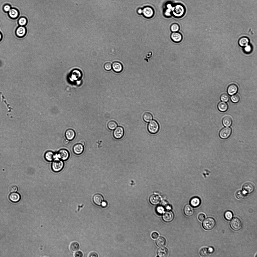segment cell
I'll use <instances>...</instances> for the list:
<instances>
[{
	"label": "cell",
	"mask_w": 257,
	"mask_h": 257,
	"mask_svg": "<svg viewBox=\"0 0 257 257\" xmlns=\"http://www.w3.org/2000/svg\"><path fill=\"white\" fill-rule=\"evenodd\" d=\"M185 12V7L180 4H176L172 7V9L173 15L177 18H181L184 15Z\"/></svg>",
	"instance_id": "1"
},
{
	"label": "cell",
	"mask_w": 257,
	"mask_h": 257,
	"mask_svg": "<svg viewBox=\"0 0 257 257\" xmlns=\"http://www.w3.org/2000/svg\"><path fill=\"white\" fill-rule=\"evenodd\" d=\"M65 166L63 161L59 159L56 158L52 163L51 168L53 172L59 173L63 169Z\"/></svg>",
	"instance_id": "2"
},
{
	"label": "cell",
	"mask_w": 257,
	"mask_h": 257,
	"mask_svg": "<svg viewBox=\"0 0 257 257\" xmlns=\"http://www.w3.org/2000/svg\"><path fill=\"white\" fill-rule=\"evenodd\" d=\"M159 129V125L158 122L155 120L151 121L148 125V130L151 134L157 133L158 132Z\"/></svg>",
	"instance_id": "3"
},
{
	"label": "cell",
	"mask_w": 257,
	"mask_h": 257,
	"mask_svg": "<svg viewBox=\"0 0 257 257\" xmlns=\"http://www.w3.org/2000/svg\"><path fill=\"white\" fill-rule=\"evenodd\" d=\"M216 224L215 220L212 218H209L205 219L203 222V226L204 229L207 230H212Z\"/></svg>",
	"instance_id": "4"
},
{
	"label": "cell",
	"mask_w": 257,
	"mask_h": 257,
	"mask_svg": "<svg viewBox=\"0 0 257 257\" xmlns=\"http://www.w3.org/2000/svg\"><path fill=\"white\" fill-rule=\"evenodd\" d=\"M70 156L69 152L64 149L60 150L56 154V158H58L63 161H67L69 159Z\"/></svg>",
	"instance_id": "5"
},
{
	"label": "cell",
	"mask_w": 257,
	"mask_h": 257,
	"mask_svg": "<svg viewBox=\"0 0 257 257\" xmlns=\"http://www.w3.org/2000/svg\"><path fill=\"white\" fill-rule=\"evenodd\" d=\"M142 15L147 19L151 18L155 14V11L152 7L149 6L144 7L142 8Z\"/></svg>",
	"instance_id": "6"
},
{
	"label": "cell",
	"mask_w": 257,
	"mask_h": 257,
	"mask_svg": "<svg viewBox=\"0 0 257 257\" xmlns=\"http://www.w3.org/2000/svg\"><path fill=\"white\" fill-rule=\"evenodd\" d=\"M230 226L233 230L238 231L240 230L242 227V223L241 220L238 218H234L231 222Z\"/></svg>",
	"instance_id": "7"
},
{
	"label": "cell",
	"mask_w": 257,
	"mask_h": 257,
	"mask_svg": "<svg viewBox=\"0 0 257 257\" xmlns=\"http://www.w3.org/2000/svg\"><path fill=\"white\" fill-rule=\"evenodd\" d=\"M232 130L231 128L227 127L222 129L220 131L219 135L220 138L223 139H227L231 136Z\"/></svg>",
	"instance_id": "8"
},
{
	"label": "cell",
	"mask_w": 257,
	"mask_h": 257,
	"mask_svg": "<svg viewBox=\"0 0 257 257\" xmlns=\"http://www.w3.org/2000/svg\"><path fill=\"white\" fill-rule=\"evenodd\" d=\"M175 217L173 212L170 210H168L163 215L162 219L164 221L169 223L173 221Z\"/></svg>",
	"instance_id": "9"
},
{
	"label": "cell",
	"mask_w": 257,
	"mask_h": 257,
	"mask_svg": "<svg viewBox=\"0 0 257 257\" xmlns=\"http://www.w3.org/2000/svg\"><path fill=\"white\" fill-rule=\"evenodd\" d=\"M124 133V131L123 128L122 127L119 126L114 130L113 133V136L115 138L119 140L122 138Z\"/></svg>",
	"instance_id": "10"
},
{
	"label": "cell",
	"mask_w": 257,
	"mask_h": 257,
	"mask_svg": "<svg viewBox=\"0 0 257 257\" xmlns=\"http://www.w3.org/2000/svg\"><path fill=\"white\" fill-rule=\"evenodd\" d=\"M243 189L245 193L250 194L254 192L255 187L251 183L246 182L243 185Z\"/></svg>",
	"instance_id": "11"
},
{
	"label": "cell",
	"mask_w": 257,
	"mask_h": 257,
	"mask_svg": "<svg viewBox=\"0 0 257 257\" xmlns=\"http://www.w3.org/2000/svg\"><path fill=\"white\" fill-rule=\"evenodd\" d=\"M170 38L174 42L178 43L182 41V34L180 32H174L171 34Z\"/></svg>",
	"instance_id": "12"
},
{
	"label": "cell",
	"mask_w": 257,
	"mask_h": 257,
	"mask_svg": "<svg viewBox=\"0 0 257 257\" xmlns=\"http://www.w3.org/2000/svg\"><path fill=\"white\" fill-rule=\"evenodd\" d=\"M9 198L11 202L16 203L20 201L21 197L19 193L15 192L11 193L9 196Z\"/></svg>",
	"instance_id": "13"
},
{
	"label": "cell",
	"mask_w": 257,
	"mask_h": 257,
	"mask_svg": "<svg viewBox=\"0 0 257 257\" xmlns=\"http://www.w3.org/2000/svg\"><path fill=\"white\" fill-rule=\"evenodd\" d=\"M26 30L24 26H19L17 28L15 31L16 35L19 38H22L26 35Z\"/></svg>",
	"instance_id": "14"
},
{
	"label": "cell",
	"mask_w": 257,
	"mask_h": 257,
	"mask_svg": "<svg viewBox=\"0 0 257 257\" xmlns=\"http://www.w3.org/2000/svg\"><path fill=\"white\" fill-rule=\"evenodd\" d=\"M112 68L113 71L117 73H119L121 72L123 69V66L120 62H114L112 66Z\"/></svg>",
	"instance_id": "15"
},
{
	"label": "cell",
	"mask_w": 257,
	"mask_h": 257,
	"mask_svg": "<svg viewBox=\"0 0 257 257\" xmlns=\"http://www.w3.org/2000/svg\"><path fill=\"white\" fill-rule=\"evenodd\" d=\"M84 148L83 145L81 144H78L74 146L73 148L74 153L77 155H81L83 153Z\"/></svg>",
	"instance_id": "16"
},
{
	"label": "cell",
	"mask_w": 257,
	"mask_h": 257,
	"mask_svg": "<svg viewBox=\"0 0 257 257\" xmlns=\"http://www.w3.org/2000/svg\"><path fill=\"white\" fill-rule=\"evenodd\" d=\"M93 199V202L95 205L100 206L101 205L103 201L104 198L100 194H97L94 195Z\"/></svg>",
	"instance_id": "17"
},
{
	"label": "cell",
	"mask_w": 257,
	"mask_h": 257,
	"mask_svg": "<svg viewBox=\"0 0 257 257\" xmlns=\"http://www.w3.org/2000/svg\"><path fill=\"white\" fill-rule=\"evenodd\" d=\"M184 211L185 214L188 216L193 215L194 213V210L191 206L189 204L186 205L185 206Z\"/></svg>",
	"instance_id": "18"
},
{
	"label": "cell",
	"mask_w": 257,
	"mask_h": 257,
	"mask_svg": "<svg viewBox=\"0 0 257 257\" xmlns=\"http://www.w3.org/2000/svg\"><path fill=\"white\" fill-rule=\"evenodd\" d=\"M238 90V87L236 85L232 84L228 87L227 89V92L229 95H233L237 92Z\"/></svg>",
	"instance_id": "19"
},
{
	"label": "cell",
	"mask_w": 257,
	"mask_h": 257,
	"mask_svg": "<svg viewBox=\"0 0 257 257\" xmlns=\"http://www.w3.org/2000/svg\"><path fill=\"white\" fill-rule=\"evenodd\" d=\"M44 157L47 162H53L56 158V154L52 151H49L45 153Z\"/></svg>",
	"instance_id": "20"
},
{
	"label": "cell",
	"mask_w": 257,
	"mask_h": 257,
	"mask_svg": "<svg viewBox=\"0 0 257 257\" xmlns=\"http://www.w3.org/2000/svg\"><path fill=\"white\" fill-rule=\"evenodd\" d=\"M157 253L159 257H167L168 255L169 251L166 248L161 247L158 249Z\"/></svg>",
	"instance_id": "21"
},
{
	"label": "cell",
	"mask_w": 257,
	"mask_h": 257,
	"mask_svg": "<svg viewBox=\"0 0 257 257\" xmlns=\"http://www.w3.org/2000/svg\"><path fill=\"white\" fill-rule=\"evenodd\" d=\"M8 13L9 17L13 19H15L18 18L19 15L18 10L14 8H11Z\"/></svg>",
	"instance_id": "22"
},
{
	"label": "cell",
	"mask_w": 257,
	"mask_h": 257,
	"mask_svg": "<svg viewBox=\"0 0 257 257\" xmlns=\"http://www.w3.org/2000/svg\"><path fill=\"white\" fill-rule=\"evenodd\" d=\"M75 133L73 130L69 129L66 131L65 136L67 139L69 140H72L75 138Z\"/></svg>",
	"instance_id": "23"
},
{
	"label": "cell",
	"mask_w": 257,
	"mask_h": 257,
	"mask_svg": "<svg viewBox=\"0 0 257 257\" xmlns=\"http://www.w3.org/2000/svg\"><path fill=\"white\" fill-rule=\"evenodd\" d=\"M218 108L220 112H225L226 111L228 108V106L226 102L222 101L219 103L218 106Z\"/></svg>",
	"instance_id": "24"
},
{
	"label": "cell",
	"mask_w": 257,
	"mask_h": 257,
	"mask_svg": "<svg viewBox=\"0 0 257 257\" xmlns=\"http://www.w3.org/2000/svg\"><path fill=\"white\" fill-rule=\"evenodd\" d=\"M150 203L153 205L158 204L160 202V199L157 195H152L150 198Z\"/></svg>",
	"instance_id": "25"
},
{
	"label": "cell",
	"mask_w": 257,
	"mask_h": 257,
	"mask_svg": "<svg viewBox=\"0 0 257 257\" xmlns=\"http://www.w3.org/2000/svg\"><path fill=\"white\" fill-rule=\"evenodd\" d=\"M222 123L225 127H230L232 124V119L229 116H226L223 119Z\"/></svg>",
	"instance_id": "26"
},
{
	"label": "cell",
	"mask_w": 257,
	"mask_h": 257,
	"mask_svg": "<svg viewBox=\"0 0 257 257\" xmlns=\"http://www.w3.org/2000/svg\"><path fill=\"white\" fill-rule=\"evenodd\" d=\"M249 40L246 37L241 38L239 40L238 44L240 46L244 47L249 44Z\"/></svg>",
	"instance_id": "27"
},
{
	"label": "cell",
	"mask_w": 257,
	"mask_h": 257,
	"mask_svg": "<svg viewBox=\"0 0 257 257\" xmlns=\"http://www.w3.org/2000/svg\"><path fill=\"white\" fill-rule=\"evenodd\" d=\"M167 241L166 239L163 237L159 238L156 241V244L159 247H164L166 245Z\"/></svg>",
	"instance_id": "28"
},
{
	"label": "cell",
	"mask_w": 257,
	"mask_h": 257,
	"mask_svg": "<svg viewBox=\"0 0 257 257\" xmlns=\"http://www.w3.org/2000/svg\"><path fill=\"white\" fill-rule=\"evenodd\" d=\"M70 248L71 251L73 253H75L78 251L80 248V245L76 242H73L70 245Z\"/></svg>",
	"instance_id": "29"
},
{
	"label": "cell",
	"mask_w": 257,
	"mask_h": 257,
	"mask_svg": "<svg viewBox=\"0 0 257 257\" xmlns=\"http://www.w3.org/2000/svg\"><path fill=\"white\" fill-rule=\"evenodd\" d=\"M190 203L193 207H196L199 206L201 204V201L198 198L194 197L191 199Z\"/></svg>",
	"instance_id": "30"
},
{
	"label": "cell",
	"mask_w": 257,
	"mask_h": 257,
	"mask_svg": "<svg viewBox=\"0 0 257 257\" xmlns=\"http://www.w3.org/2000/svg\"><path fill=\"white\" fill-rule=\"evenodd\" d=\"M143 118L145 122L148 123L152 121L153 117L152 114L150 113L146 112L144 114Z\"/></svg>",
	"instance_id": "31"
},
{
	"label": "cell",
	"mask_w": 257,
	"mask_h": 257,
	"mask_svg": "<svg viewBox=\"0 0 257 257\" xmlns=\"http://www.w3.org/2000/svg\"><path fill=\"white\" fill-rule=\"evenodd\" d=\"M236 195L238 199L241 200L244 199L247 196V195L246 193L244 191L239 190L237 192Z\"/></svg>",
	"instance_id": "32"
},
{
	"label": "cell",
	"mask_w": 257,
	"mask_h": 257,
	"mask_svg": "<svg viewBox=\"0 0 257 257\" xmlns=\"http://www.w3.org/2000/svg\"><path fill=\"white\" fill-rule=\"evenodd\" d=\"M118 126V124L115 121H111L108 123L107 127L108 129L113 130H115Z\"/></svg>",
	"instance_id": "33"
},
{
	"label": "cell",
	"mask_w": 257,
	"mask_h": 257,
	"mask_svg": "<svg viewBox=\"0 0 257 257\" xmlns=\"http://www.w3.org/2000/svg\"><path fill=\"white\" fill-rule=\"evenodd\" d=\"M200 254L202 257H207L209 256V253L208 248H202L200 251Z\"/></svg>",
	"instance_id": "34"
},
{
	"label": "cell",
	"mask_w": 257,
	"mask_h": 257,
	"mask_svg": "<svg viewBox=\"0 0 257 257\" xmlns=\"http://www.w3.org/2000/svg\"><path fill=\"white\" fill-rule=\"evenodd\" d=\"M27 20L25 17H21L18 21V24L20 26H24L27 24Z\"/></svg>",
	"instance_id": "35"
},
{
	"label": "cell",
	"mask_w": 257,
	"mask_h": 257,
	"mask_svg": "<svg viewBox=\"0 0 257 257\" xmlns=\"http://www.w3.org/2000/svg\"><path fill=\"white\" fill-rule=\"evenodd\" d=\"M180 28L179 25L176 23L173 24L170 27V30L173 32H178L179 31Z\"/></svg>",
	"instance_id": "36"
},
{
	"label": "cell",
	"mask_w": 257,
	"mask_h": 257,
	"mask_svg": "<svg viewBox=\"0 0 257 257\" xmlns=\"http://www.w3.org/2000/svg\"><path fill=\"white\" fill-rule=\"evenodd\" d=\"M225 218L226 219L228 220H231L233 217L232 213L230 211H227L224 214Z\"/></svg>",
	"instance_id": "37"
},
{
	"label": "cell",
	"mask_w": 257,
	"mask_h": 257,
	"mask_svg": "<svg viewBox=\"0 0 257 257\" xmlns=\"http://www.w3.org/2000/svg\"><path fill=\"white\" fill-rule=\"evenodd\" d=\"M240 99L239 96L237 94L233 95L231 98V101L235 103H237L239 101Z\"/></svg>",
	"instance_id": "38"
},
{
	"label": "cell",
	"mask_w": 257,
	"mask_h": 257,
	"mask_svg": "<svg viewBox=\"0 0 257 257\" xmlns=\"http://www.w3.org/2000/svg\"><path fill=\"white\" fill-rule=\"evenodd\" d=\"M229 96L227 94H222L220 97V99L221 101L225 102H227L229 101Z\"/></svg>",
	"instance_id": "39"
},
{
	"label": "cell",
	"mask_w": 257,
	"mask_h": 257,
	"mask_svg": "<svg viewBox=\"0 0 257 257\" xmlns=\"http://www.w3.org/2000/svg\"><path fill=\"white\" fill-rule=\"evenodd\" d=\"M156 212L159 215H161L164 212L165 209L162 206H158L156 208Z\"/></svg>",
	"instance_id": "40"
},
{
	"label": "cell",
	"mask_w": 257,
	"mask_h": 257,
	"mask_svg": "<svg viewBox=\"0 0 257 257\" xmlns=\"http://www.w3.org/2000/svg\"><path fill=\"white\" fill-rule=\"evenodd\" d=\"M18 188L14 185H11L9 188V191L11 193L16 192L18 190Z\"/></svg>",
	"instance_id": "41"
},
{
	"label": "cell",
	"mask_w": 257,
	"mask_h": 257,
	"mask_svg": "<svg viewBox=\"0 0 257 257\" xmlns=\"http://www.w3.org/2000/svg\"><path fill=\"white\" fill-rule=\"evenodd\" d=\"M252 50V47L249 44L244 47V51L245 53H249L251 52Z\"/></svg>",
	"instance_id": "42"
},
{
	"label": "cell",
	"mask_w": 257,
	"mask_h": 257,
	"mask_svg": "<svg viewBox=\"0 0 257 257\" xmlns=\"http://www.w3.org/2000/svg\"><path fill=\"white\" fill-rule=\"evenodd\" d=\"M104 68L105 69L106 71H109L112 68L111 64L109 62L106 63L104 65Z\"/></svg>",
	"instance_id": "43"
},
{
	"label": "cell",
	"mask_w": 257,
	"mask_h": 257,
	"mask_svg": "<svg viewBox=\"0 0 257 257\" xmlns=\"http://www.w3.org/2000/svg\"><path fill=\"white\" fill-rule=\"evenodd\" d=\"M11 8L10 6L8 4L5 5L3 7V9L4 12L8 13Z\"/></svg>",
	"instance_id": "44"
},
{
	"label": "cell",
	"mask_w": 257,
	"mask_h": 257,
	"mask_svg": "<svg viewBox=\"0 0 257 257\" xmlns=\"http://www.w3.org/2000/svg\"><path fill=\"white\" fill-rule=\"evenodd\" d=\"M159 234L157 232H153L151 234V237L152 238L154 239H157L159 237Z\"/></svg>",
	"instance_id": "45"
},
{
	"label": "cell",
	"mask_w": 257,
	"mask_h": 257,
	"mask_svg": "<svg viewBox=\"0 0 257 257\" xmlns=\"http://www.w3.org/2000/svg\"><path fill=\"white\" fill-rule=\"evenodd\" d=\"M205 218V216L203 214L201 213L198 216V219L199 220L201 221H203Z\"/></svg>",
	"instance_id": "46"
},
{
	"label": "cell",
	"mask_w": 257,
	"mask_h": 257,
	"mask_svg": "<svg viewBox=\"0 0 257 257\" xmlns=\"http://www.w3.org/2000/svg\"><path fill=\"white\" fill-rule=\"evenodd\" d=\"M83 255V254L81 251L76 252L75 254V257H82Z\"/></svg>",
	"instance_id": "47"
},
{
	"label": "cell",
	"mask_w": 257,
	"mask_h": 257,
	"mask_svg": "<svg viewBox=\"0 0 257 257\" xmlns=\"http://www.w3.org/2000/svg\"><path fill=\"white\" fill-rule=\"evenodd\" d=\"M89 257H98V255L96 252H93L90 253L88 256Z\"/></svg>",
	"instance_id": "48"
},
{
	"label": "cell",
	"mask_w": 257,
	"mask_h": 257,
	"mask_svg": "<svg viewBox=\"0 0 257 257\" xmlns=\"http://www.w3.org/2000/svg\"><path fill=\"white\" fill-rule=\"evenodd\" d=\"M137 13L139 15H141L142 14L143 10L142 8H138L137 10Z\"/></svg>",
	"instance_id": "49"
},
{
	"label": "cell",
	"mask_w": 257,
	"mask_h": 257,
	"mask_svg": "<svg viewBox=\"0 0 257 257\" xmlns=\"http://www.w3.org/2000/svg\"><path fill=\"white\" fill-rule=\"evenodd\" d=\"M208 249V252L210 254L212 253L213 252L214 250L213 247H209Z\"/></svg>",
	"instance_id": "50"
},
{
	"label": "cell",
	"mask_w": 257,
	"mask_h": 257,
	"mask_svg": "<svg viewBox=\"0 0 257 257\" xmlns=\"http://www.w3.org/2000/svg\"><path fill=\"white\" fill-rule=\"evenodd\" d=\"M63 142L64 144L67 145L69 143V140L67 139H65L64 140Z\"/></svg>",
	"instance_id": "51"
},
{
	"label": "cell",
	"mask_w": 257,
	"mask_h": 257,
	"mask_svg": "<svg viewBox=\"0 0 257 257\" xmlns=\"http://www.w3.org/2000/svg\"><path fill=\"white\" fill-rule=\"evenodd\" d=\"M102 206L103 207H106L107 205V203L106 202L103 201L101 204Z\"/></svg>",
	"instance_id": "52"
},
{
	"label": "cell",
	"mask_w": 257,
	"mask_h": 257,
	"mask_svg": "<svg viewBox=\"0 0 257 257\" xmlns=\"http://www.w3.org/2000/svg\"><path fill=\"white\" fill-rule=\"evenodd\" d=\"M2 38V35L1 33L0 32V41Z\"/></svg>",
	"instance_id": "53"
},
{
	"label": "cell",
	"mask_w": 257,
	"mask_h": 257,
	"mask_svg": "<svg viewBox=\"0 0 257 257\" xmlns=\"http://www.w3.org/2000/svg\"><path fill=\"white\" fill-rule=\"evenodd\" d=\"M81 144L84 146L85 145V142H81Z\"/></svg>",
	"instance_id": "54"
}]
</instances>
